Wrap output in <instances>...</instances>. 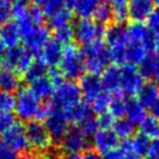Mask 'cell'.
<instances>
[{
	"label": "cell",
	"instance_id": "cell-12",
	"mask_svg": "<svg viewBox=\"0 0 159 159\" xmlns=\"http://www.w3.org/2000/svg\"><path fill=\"white\" fill-rule=\"evenodd\" d=\"M60 144L62 146V151L67 154V158H69L87 151L89 146V139L82 130L76 126L68 130Z\"/></svg>",
	"mask_w": 159,
	"mask_h": 159
},
{
	"label": "cell",
	"instance_id": "cell-15",
	"mask_svg": "<svg viewBox=\"0 0 159 159\" xmlns=\"http://www.w3.org/2000/svg\"><path fill=\"white\" fill-rule=\"evenodd\" d=\"M79 88L80 91H81V95L85 99L84 102L89 103V104L103 91L99 76L98 75L89 74V73L84 74L80 79Z\"/></svg>",
	"mask_w": 159,
	"mask_h": 159
},
{
	"label": "cell",
	"instance_id": "cell-53",
	"mask_svg": "<svg viewBox=\"0 0 159 159\" xmlns=\"http://www.w3.org/2000/svg\"><path fill=\"white\" fill-rule=\"evenodd\" d=\"M18 159H38L36 157H35L34 154H30V153H25L22 154L21 157H19Z\"/></svg>",
	"mask_w": 159,
	"mask_h": 159
},
{
	"label": "cell",
	"instance_id": "cell-40",
	"mask_svg": "<svg viewBox=\"0 0 159 159\" xmlns=\"http://www.w3.org/2000/svg\"><path fill=\"white\" fill-rule=\"evenodd\" d=\"M117 150L120 153V159H142L132 151L129 140H124L122 144H119Z\"/></svg>",
	"mask_w": 159,
	"mask_h": 159
},
{
	"label": "cell",
	"instance_id": "cell-1",
	"mask_svg": "<svg viewBox=\"0 0 159 159\" xmlns=\"http://www.w3.org/2000/svg\"><path fill=\"white\" fill-rule=\"evenodd\" d=\"M105 46L108 49L110 62L115 66L126 65V30L120 24L110 25L105 28Z\"/></svg>",
	"mask_w": 159,
	"mask_h": 159
},
{
	"label": "cell",
	"instance_id": "cell-3",
	"mask_svg": "<svg viewBox=\"0 0 159 159\" xmlns=\"http://www.w3.org/2000/svg\"><path fill=\"white\" fill-rule=\"evenodd\" d=\"M60 71L63 77L73 81L75 79H81L84 75V61L82 50L75 45H67L63 47L62 57L60 60Z\"/></svg>",
	"mask_w": 159,
	"mask_h": 159
},
{
	"label": "cell",
	"instance_id": "cell-32",
	"mask_svg": "<svg viewBox=\"0 0 159 159\" xmlns=\"http://www.w3.org/2000/svg\"><path fill=\"white\" fill-rule=\"evenodd\" d=\"M34 6L43 12L45 16L53 14L57 10L65 7V0H32Z\"/></svg>",
	"mask_w": 159,
	"mask_h": 159
},
{
	"label": "cell",
	"instance_id": "cell-20",
	"mask_svg": "<svg viewBox=\"0 0 159 159\" xmlns=\"http://www.w3.org/2000/svg\"><path fill=\"white\" fill-rule=\"evenodd\" d=\"M0 41L7 49L19 46L21 38H20V30L15 22L7 21L0 25Z\"/></svg>",
	"mask_w": 159,
	"mask_h": 159
},
{
	"label": "cell",
	"instance_id": "cell-44",
	"mask_svg": "<svg viewBox=\"0 0 159 159\" xmlns=\"http://www.w3.org/2000/svg\"><path fill=\"white\" fill-rule=\"evenodd\" d=\"M97 120H98L99 129H111V126L115 122V118L109 112H104V114L98 115Z\"/></svg>",
	"mask_w": 159,
	"mask_h": 159
},
{
	"label": "cell",
	"instance_id": "cell-48",
	"mask_svg": "<svg viewBox=\"0 0 159 159\" xmlns=\"http://www.w3.org/2000/svg\"><path fill=\"white\" fill-rule=\"evenodd\" d=\"M102 159H120V153L117 149L114 150V151H110L108 153H104Z\"/></svg>",
	"mask_w": 159,
	"mask_h": 159
},
{
	"label": "cell",
	"instance_id": "cell-23",
	"mask_svg": "<svg viewBox=\"0 0 159 159\" xmlns=\"http://www.w3.org/2000/svg\"><path fill=\"white\" fill-rule=\"evenodd\" d=\"M159 98V85L154 82H148L144 83L143 87L137 94V101L140 104L146 108H151L156 103V101Z\"/></svg>",
	"mask_w": 159,
	"mask_h": 159
},
{
	"label": "cell",
	"instance_id": "cell-52",
	"mask_svg": "<svg viewBox=\"0 0 159 159\" xmlns=\"http://www.w3.org/2000/svg\"><path fill=\"white\" fill-rule=\"evenodd\" d=\"M153 49L157 50V53L159 54V32L153 34Z\"/></svg>",
	"mask_w": 159,
	"mask_h": 159
},
{
	"label": "cell",
	"instance_id": "cell-2",
	"mask_svg": "<svg viewBox=\"0 0 159 159\" xmlns=\"http://www.w3.org/2000/svg\"><path fill=\"white\" fill-rule=\"evenodd\" d=\"M40 122H45L46 129L48 130L50 138L54 143H61L68 132V120L66 118L62 110L56 108L52 103L42 104L38 119Z\"/></svg>",
	"mask_w": 159,
	"mask_h": 159
},
{
	"label": "cell",
	"instance_id": "cell-50",
	"mask_svg": "<svg viewBox=\"0 0 159 159\" xmlns=\"http://www.w3.org/2000/svg\"><path fill=\"white\" fill-rule=\"evenodd\" d=\"M42 159H66L63 158L60 153H56V152H49V153L45 154Z\"/></svg>",
	"mask_w": 159,
	"mask_h": 159
},
{
	"label": "cell",
	"instance_id": "cell-47",
	"mask_svg": "<svg viewBox=\"0 0 159 159\" xmlns=\"http://www.w3.org/2000/svg\"><path fill=\"white\" fill-rule=\"evenodd\" d=\"M148 159H159V140H154L151 143L150 150L146 154Z\"/></svg>",
	"mask_w": 159,
	"mask_h": 159
},
{
	"label": "cell",
	"instance_id": "cell-43",
	"mask_svg": "<svg viewBox=\"0 0 159 159\" xmlns=\"http://www.w3.org/2000/svg\"><path fill=\"white\" fill-rule=\"evenodd\" d=\"M148 27L151 32H159V7L153 8L150 16L148 18Z\"/></svg>",
	"mask_w": 159,
	"mask_h": 159
},
{
	"label": "cell",
	"instance_id": "cell-37",
	"mask_svg": "<svg viewBox=\"0 0 159 159\" xmlns=\"http://www.w3.org/2000/svg\"><path fill=\"white\" fill-rule=\"evenodd\" d=\"M15 107V96L11 93L0 91V114H12Z\"/></svg>",
	"mask_w": 159,
	"mask_h": 159
},
{
	"label": "cell",
	"instance_id": "cell-9",
	"mask_svg": "<svg viewBox=\"0 0 159 159\" xmlns=\"http://www.w3.org/2000/svg\"><path fill=\"white\" fill-rule=\"evenodd\" d=\"M144 84V79L138 68L132 65H124L119 68V93L124 96L137 95Z\"/></svg>",
	"mask_w": 159,
	"mask_h": 159
},
{
	"label": "cell",
	"instance_id": "cell-31",
	"mask_svg": "<svg viewBox=\"0 0 159 159\" xmlns=\"http://www.w3.org/2000/svg\"><path fill=\"white\" fill-rule=\"evenodd\" d=\"M130 145H131V149L134 153L139 156L140 158L143 156H146L148 152L150 150V146H151V140H150L148 137H145L144 134H142L139 132L138 134H134L132 138L129 140Z\"/></svg>",
	"mask_w": 159,
	"mask_h": 159
},
{
	"label": "cell",
	"instance_id": "cell-55",
	"mask_svg": "<svg viewBox=\"0 0 159 159\" xmlns=\"http://www.w3.org/2000/svg\"><path fill=\"white\" fill-rule=\"evenodd\" d=\"M75 1H76V0H65V4L67 6H70V7H73V5L75 4Z\"/></svg>",
	"mask_w": 159,
	"mask_h": 159
},
{
	"label": "cell",
	"instance_id": "cell-18",
	"mask_svg": "<svg viewBox=\"0 0 159 159\" xmlns=\"http://www.w3.org/2000/svg\"><path fill=\"white\" fill-rule=\"evenodd\" d=\"M99 79L103 91L114 95L119 93V67L115 65L108 66L102 71Z\"/></svg>",
	"mask_w": 159,
	"mask_h": 159
},
{
	"label": "cell",
	"instance_id": "cell-19",
	"mask_svg": "<svg viewBox=\"0 0 159 159\" xmlns=\"http://www.w3.org/2000/svg\"><path fill=\"white\" fill-rule=\"evenodd\" d=\"M139 73L143 79H149L159 85V54H149L139 65Z\"/></svg>",
	"mask_w": 159,
	"mask_h": 159
},
{
	"label": "cell",
	"instance_id": "cell-56",
	"mask_svg": "<svg viewBox=\"0 0 159 159\" xmlns=\"http://www.w3.org/2000/svg\"><path fill=\"white\" fill-rule=\"evenodd\" d=\"M152 2L157 5V7H159V0H152Z\"/></svg>",
	"mask_w": 159,
	"mask_h": 159
},
{
	"label": "cell",
	"instance_id": "cell-45",
	"mask_svg": "<svg viewBox=\"0 0 159 159\" xmlns=\"http://www.w3.org/2000/svg\"><path fill=\"white\" fill-rule=\"evenodd\" d=\"M0 159H18L16 153L13 150H11L2 140H0Z\"/></svg>",
	"mask_w": 159,
	"mask_h": 159
},
{
	"label": "cell",
	"instance_id": "cell-22",
	"mask_svg": "<svg viewBox=\"0 0 159 159\" xmlns=\"http://www.w3.org/2000/svg\"><path fill=\"white\" fill-rule=\"evenodd\" d=\"M63 114H65L68 123H75L79 126L84 120H87L89 117L93 116V110H91V107H90L89 103L81 101L79 104H76L75 107H73L71 109H69Z\"/></svg>",
	"mask_w": 159,
	"mask_h": 159
},
{
	"label": "cell",
	"instance_id": "cell-11",
	"mask_svg": "<svg viewBox=\"0 0 159 159\" xmlns=\"http://www.w3.org/2000/svg\"><path fill=\"white\" fill-rule=\"evenodd\" d=\"M25 128L28 146H30L36 152H46L49 150L53 140L42 122L32 120Z\"/></svg>",
	"mask_w": 159,
	"mask_h": 159
},
{
	"label": "cell",
	"instance_id": "cell-24",
	"mask_svg": "<svg viewBox=\"0 0 159 159\" xmlns=\"http://www.w3.org/2000/svg\"><path fill=\"white\" fill-rule=\"evenodd\" d=\"M30 89L40 99L50 98L54 94L55 87L52 83L48 75L42 76L40 79H36L30 83Z\"/></svg>",
	"mask_w": 159,
	"mask_h": 159
},
{
	"label": "cell",
	"instance_id": "cell-51",
	"mask_svg": "<svg viewBox=\"0 0 159 159\" xmlns=\"http://www.w3.org/2000/svg\"><path fill=\"white\" fill-rule=\"evenodd\" d=\"M103 2H107V4H109L112 7V6L120 5V4H126L128 0H103Z\"/></svg>",
	"mask_w": 159,
	"mask_h": 159
},
{
	"label": "cell",
	"instance_id": "cell-13",
	"mask_svg": "<svg viewBox=\"0 0 159 159\" xmlns=\"http://www.w3.org/2000/svg\"><path fill=\"white\" fill-rule=\"evenodd\" d=\"M2 142L11 150L16 152H24L28 148V140L26 136V128L21 123L15 122L5 134H2Z\"/></svg>",
	"mask_w": 159,
	"mask_h": 159
},
{
	"label": "cell",
	"instance_id": "cell-27",
	"mask_svg": "<svg viewBox=\"0 0 159 159\" xmlns=\"http://www.w3.org/2000/svg\"><path fill=\"white\" fill-rule=\"evenodd\" d=\"M47 19H48V26L55 30L62 26L70 25L73 20V14L68 7H62L54 12L53 14L48 15Z\"/></svg>",
	"mask_w": 159,
	"mask_h": 159
},
{
	"label": "cell",
	"instance_id": "cell-6",
	"mask_svg": "<svg viewBox=\"0 0 159 159\" xmlns=\"http://www.w3.org/2000/svg\"><path fill=\"white\" fill-rule=\"evenodd\" d=\"M52 104L66 112L76 104H79L82 98V95L80 91L79 84L74 81H63L54 90Z\"/></svg>",
	"mask_w": 159,
	"mask_h": 159
},
{
	"label": "cell",
	"instance_id": "cell-46",
	"mask_svg": "<svg viewBox=\"0 0 159 159\" xmlns=\"http://www.w3.org/2000/svg\"><path fill=\"white\" fill-rule=\"evenodd\" d=\"M68 159H102V157L98 154V152H96L94 150H87L83 153L69 157Z\"/></svg>",
	"mask_w": 159,
	"mask_h": 159
},
{
	"label": "cell",
	"instance_id": "cell-57",
	"mask_svg": "<svg viewBox=\"0 0 159 159\" xmlns=\"http://www.w3.org/2000/svg\"><path fill=\"white\" fill-rule=\"evenodd\" d=\"M10 1H16V0H10Z\"/></svg>",
	"mask_w": 159,
	"mask_h": 159
},
{
	"label": "cell",
	"instance_id": "cell-35",
	"mask_svg": "<svg viewBox=\"0 0 159 159\" xmlns=\"http://www.w3.org/2000/svg\"><path fill=\"white\" fill-rule=\"evenodd\" d=\"M54 39L59 41L61 45H70V42L74 40V26L70 24L55 30Z\"/></svg>",
	"mask_w": 159,
	"mask_h": 159
},
{
	"label": "cell",
	"instance_id": "cell-41",
	"mask_svg": "<svg viewBox=\"0 0 159 159\" xmlns=\"http://www.w3.org/2000/svg\"><path fill=\"white\" fill-rule=\"evenodd\" d=\"M12 16V2L10 0H0V24L10 21Z\"/></svg>",
	"mask_w": 159,
	"mask_h": 159
},
{
	"label": "cell",
	"instance_id": "cell-14",
	"mask_svg": "<svg viewBox=\"0 0 159 159\" xmlns=\"http://www.w3.org/2000/svg\"><path fill=\"white\" fill-rule=\"evenodd\" d=\"M93 143L96 152L104 154L118 148L119 139L111 129H99L93 136Z\"/></svg>",
	"mask_w": 159,
	"mask_h": 159
},
{
	"label": "cell",
	"instance_id": "cell-33",
	"mask_svg": "<svg viewBox=\"0 0 159 159\" xmlns=\"http://www.w3.org/2000/svg\"><path fill=\"white\" fill-rule=\"evenodd\" d=\"M111 97H112V96L110 94L105 93V91H102V93L90 103V107H91L93 112H96V114H98V115L108 112L110 102H111Z\"/></svg>",
	"mask_w": 159,
	"mask_h": 159
},
{
	"label": "cell",
	"instance_id": "cell-36",
	"mask_svg": "<svg viewBox=\"0 0 159 159\" xmlns=\"http://www.w3.org/2000/svg\"><path fill=\"white\" fill-rule=\"evenodd\" d=\"M48 74V71H47V67L45 65H42L41 62H33L32 66H30V68L27 69L25 74V79L26 81L30 83L32 81H34L36 79H40V77H42V76H46V75Z\"/></svg>",
	"mask_w": 159,
	"mask_h": 159
},
{
	"label": "cell",
	"instance_id": "cell-7",
	"mask_svg": "<svg viewBox=\"0 0 159 159\" xmlns=\"http://www.w3.org/2000/svg\"><path fill=\"white\" fill-rule=\"evenodd\" d=\"M105 27L96 22L93 18L79 19L74 25V39L82 46L93 45L104 38Z\"/></svg>",
	"mask_w": 159,
	"mask_h": 159
},
{
	"label": "cell",
	"instance_id": "cell-17",
	"mask_svg": "<svg viewBox=\"0 0 159 159\" xmlns=\"http://www.w3.org/2000/svg\"><path fill=\"white\" fill-rule=\"evenodd\" d=\"M152 11V0H128V13L134 22H143L148 20Z\"/></svg>",
	"mask_w": 159,
	"mask_h": 159
},
{
	"label": "cell",
	"instance_id": "cell-26",
	"mask_svg": "<svg viewBox=\"0 0 159 159\" xmlns=\"http://www.w3.org/2000/svg\"><path fill=\"white\" fill-rule=\"evenodd\" d=\"M139 130L140 134H144L145 137L151 140H159V120L154 118L153 116H145V118L139 123Z\"/></svg>",
	"mask_w": 159,
	"mask_h": 159
},
{
	"label": "cell",
	"instance_id": "cell-16",
	"mask_svg": "<svg viewBox=\"0 0 159 159\" xmlns=\"http://www.w3.org/2000/svg\"><path fill=\"white\" fill-rule=\"evenodd\" d=\"M63 47L65 46L61 45L59 41H56L55 39H50L40 52V62L46 67L55 68L60 63V60L62 57Z\"/></svg>",
	"mask_w": 159,
	"mask_h": 159
},
{
	"label": "cell",
	"instance_id": "cell-8",
	"mask_svg": "<svg viewBox=\"0 0 159 159\" xmlns=\"http://www.w3.org/2000/svg\"><path fill=\"white\" fill-rule=\"evenodd\" d=\"M33 56L34 55L32 54L30 50L26 49L25 47L18 46V47L6 50L2 59L0 61V63H1L0 66H4L6 68L14 70L18 74H25L27 69L34 62Z\"/></svg>",
	"mask_w": 159,
	"mask_h": 159
},
{
	"label": "cell",
	"instance_id": "cell-54",
	"mask_svg": "<svg viewBox=\"0 0 159 159\" xmlns=\"http://www.w3.org/2000/svg\"><path fill=\"white\" fill-rule=\"evenodd\" d=\"M5 52H6V47L2 45V42L0 41V61H1V59H2V56H4V54H5Z\"/></svg>",
	"mask_w": 159,
	"mask_h": 159
},
{
	"label": "cell",
	"instance_id": "cell-38",
	"mask_svg": "<svg viewBox=\"0 0 159 159\" xmlns=\"http://www.w3.org/2000/svg\"><path fill=\"white\" fill-rule=\"evenodd\" d=\"M77 128L82 130L88 137L89 136H94L97 131L99 130V125H98V120H97V117H94L91 116L89 118L84 120L81 125H79Z\"/></svg>",
	"mask_w": 159,
	"mask_h": 159
},
{
	"label": "cell",
	"instance_id": "cell-28",
	"mask_svg": "<svg viewBox=\"0 0 159 159\" xmlns=\"http://www.w3.org/2000/svg\"><path fill=\"white\" fill-rule=\"evenodd\" d=\"M111 128H112L111 130L115 132V134L118 137V139H123V140L131 139L134 134V124L126 118L115 119Z\"/></svg>",
	"mask_w": 159,
	"mask_h": 159
},
{
	"label": "cell",
	"instance_id": "cell-25",
	"mask_svg": "<svg viewBox=\"0 0 159 159\" xmlns=\"http://www.w3.org/2000/svg\"><path fill=\"white\" fill-rule=\"evenodd\" d=\"M99 2L101 0H76L73 5V10L80 19L93 18Z\"/></svg>",
	"mask_w": 159,
	"mask_h": 159
},
{
	"label": "cell",
	"instance_id": "cell-5",
	"mask_svg": "<svg viewBox=\"0 0 159 159\" xmlns=\"http://www.w3.org/2000/svg\"><path fill=\"white\" fill-rule=\"evenodd\" d=\"M41 108V99L30 88L19 89L18 96L15 97L14 110L21 120H36Z\"/></svg>",
	"mask_w": 159,
	"mask_h": 159
},
{
	"label": "cell",
	"instance_id": "cell-21",
	"mask_svg": "<svg viewBox=\"0 0 159 159\" xmlns=\"http://www.w3.org/2000/svg\"><path fill=\"white\" fill-rule=\"evenodd\" d=\"M20 85H21L20 74L10 68L0 66V91L13 94V91L20 89Z\"/></svg>",
	"mask_w": 159,
	"mask_h": 159
},
{
	"label": "cell",
	"instance_id": "cell-10",
	"mask_svg": "<svg viewBox=\"0 0 159 159\" xmlns=\"http://www.w3.org/2000/svg\"><path fill=\"white\" fill-rule=\"evenodd\" d=\"M128 47L142 48L148 52L153 49V34L143 22H132L126 28Z\"/></svg>",
	"mask_w": 159,
	"mask_h": 159
},
{
	"label": "cell",
	"instance_id": "cell-49",
	"mask_svg": "<svg viewBox=\"0 0 159 159\" xmlns=\"http://www.w3.org/2000/svg\"><path fill=\"white\" fill-rule=\"evenodd\" d=\"M150 109H151V114H152V116H153L154 118H157L159 120V98L156 101V103H154Z\"/></svg>",
	"mask_w": 159,
	"mask_h": 159
},
{
	"label": "cell",
	"instance_id": "cell-34",
	"mask_svg": "<svg viewBox=\"0 0 159 159\" xmlns=\"http://www.w3.org/2000/svg\"><path fill=\"white\" fill-rule=\"evenodd\" d=\"M112 19H114V14H112L111 6L109 4H107V2H99L98 7L95 11V14H94L95 21L104 26L105 24H109Z\"/></svg>",
	"mask_w": 159,
	"mask_h": 159
},
{
	"label": "cell",
	"instance_id": "cell-29",
	"mask_svg": "<svg viewBox=\"0 0 159 159\" xmlns=\"http://www.w3.org/2000/svg\"><path fill=\"white\" fill-rule=\"evenodd\" d=\"M126 119H129L134 125L139 124L145 118V108L139 103L137 99H128L126 104V111H125Z\"/></svg>",
	"mask_w": 159,
	"mask_h": 159
},
{
	"label": "cell",
	"instance_id": "cell-4",
	"mask_svg": "<svg viewBox=\"0 0 159 159\" xmlns=\"http://www.w3.org/2000/svg\"><path fill=\"white\" fill-rule=\"evenodd\" d=\"M84 68L89 74L98 75L109 66V55L105 42L102 40L97 41L93 45L85 46L82 50Z\"/></svg>",
	"mask_w": 159,
	"mask_h": 159
},
{
	"label": "cell",
	"instance_id": "cell-39",
	"mask_svg": "<svg viewBox=\"0 0 159 159\" xmlns=\"http://www.w3.org/2000/svg\"><path fill=\"white\" fill-rule=\"evenodd\" d=\"M112 14H114V19L117 21V24H123L129 18V13H128V2L126 4H120V5L112 6Z\"/></svg>",
	"mask_w": 159,
	"mask_h": 159
},
{
	"label": "cell",
	"instance_id": "cell-42",
	"mask_svg": "<svg viewBox=\"0 0 159 159\" xmlns=\"http://www.w3.org/2000/svg\"><path fill=\"white\" fill-rule=\"evenodd\" d=\"M15 123L13 114H0V134H5Z\"/></svg>",
	"mask_w": 159,
	"mask_h": 159
},
{
	"label": "cell",
	"instance_id": "cell-30",
	"mask_svg": "<svg viewBox=\"0 0 159 159\" xmlns=\"http://www.w3.org/2000/svg\"><path fill=\"white\" fill-rule=\"evenodd\" d=\"M126 104H128L126 96H124L120 93H117L111 97L108 112L116 119L123 118V116H125V111H126Z\"/></svg>",
	"mask_w": 159,
	"mask_h": 159
}]
</instances>
